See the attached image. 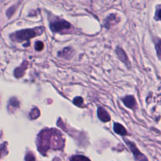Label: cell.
Masks as SVG:
<instances>
[{
    "instance_id": "1",
    "label": "cell",
    "mask_w": 161,
    "mask_h": 161,
    "mask_svg": "<svg viewBox=\"0 0 161 161\" xmlns=\"http://www.w3.org/2000/svg\"><path fill=\"white\" fill-rule=\"evenodd\" d=\"M43 32L44 30L42 27H38L33 29H27L17 32L15 34V37L18 41H23V40H28L36 36L41 35L43 33Z\"/></svg>"
},
{
    "instance_id": "2",
    "label": "cell",
    "mask_w": 161,
    "mask_h": 161,
    "mask_svg": "<svg viewBox=\"0 0 161 161\" xmlns=\"http://www.w3.org/2000/svg\"><path fill=\"white\" fill-rule=\"evenodd\" d=\"M71 27V25L68 22L62 19L53 20L50 23V28L54 33H66Z\"/></svg>"
},
{
    "instance_id": "3",
    "label": "cell",
    "mask_w": 161,
    "mask_h": 161,
    "mask_svg": "<svg viewBox=\"0 0 161 161\" xmlns=\"http://www.w3.org/2000/svg\"><path fill=\"white\" fill-rule=\"evenodd\" d=\"M120 21V19L115 14H111L106 17L105 20V25L107 28H110L116 24H118Z\"/></svg>"
},
{
    "instance_id": "4",
    "label": "cell",
    "mask_w": 161,
    "mask_h": 161,
    "mask_svg": "<svg viewBox=\"0 0 161 161\" xmlns=\"http://www.w3.org/2000/svg\"><path fill=\"white\" fill-rule=\"evenodd\" d=\"M116 53L117 54L118 57L119 58V59L122 61V62H124L128 67H130L131 66V63L130 62L129 58L126 54V53L125 52V51L119 47H117L116 49Z\"/></svg>"
},
{
    "instance_id": "5",
    "label": "cell",
    "mask_w": 161,
    "mask_h": 161,
    "mask_svg": "<svg viewBox=\"0 0 161 161\" xmlns=\"http://www.w3.org/2000/svg\"><path fill=\"white\" fill-rule=\"evenodd\" d=\"M122 101L125 105L131 109H135L137 106V103L135 98L133 96L129 95L122 99Z\"/></svg>"
},
{
    "instance_id": "6",
    "label": "cell",
    "mask_w": 161,
    "mask_h": 161,
    "mask_svg": "<svg viewBox=\"0 0 161 161\" xmlns=\"http://www.w3.org/2000/svg\"><path fill=\"white\" fill-rule=\"evenodd\" d=\"M98 118L104 122H109L111 120V117L106 110L103 107H99L98 109Z\"/></svg>"
},
{
    "instance_id": "7",
    "label": "cell",
    "mask_w": 161,
    "mask_h": 161,
    "mask_svg": "<svg viewBox=\"0 0 161 161\" xmlns=\"http://www.w3.org/2000/svg\"><path fill=\"white\" fill-rule=\"evenodd\" d=\"M74 51L71 47H66L62 51L58 52V56L64 58V59H70L73 55Z\"/></svg>"
},
{
    "instance_id": "8",
    "label": "cell",
    "mask_w": 161,
    "mask_h": 161,
    "mask_svg": "<svg viewBox=\"0 0 161 161\" xmlns=\"http://www.w3.org/2000/svg\"><path fill=\"white\" fill-rule=\"evenodd\" d=\"M114 131L117 134H119L121 135L125 136L127 135V130L124 128V127L122 125L118 123L114 124Z\"/></svg>"
},
{
    "instance_id": "9",
    "label": "cell",
    "mask_w": 161,
    "mask_h": 161,
    "mask_svg": "<svg viewBox=\"0 0 161 161\" xmlns=\"http://www.w3.org/2000/svg\"><path fill=\"white\" fill-rule=\"evenodd\" d=\"M83 102H84V100L81 97H76L73 100L74 104L77 106H82L83 104Z\"/></svg>"
},
{
    "instance_id": "10",
    "label": "cell",
    "mask_w": 161,
    "mask_h": 161,
    "mask_svg": "<svg viewBox=\"0 0 161 161\" xmlns=\"http://www.w3.org/2000/svg\"><path fill=\"white\" fill-rule=\"evenodd\" d=\"M44 47V43L42 42H40V41H38L36 42L35 44V49L37 51H42Z\"/></svg>"
},
{
    "instance_id": "11",
    "label": "cell",
    "mask_w": 161,
    "mask_h": 161,
    "mask_svg": "<svg viewBox=\"0 0 161 161\" xmlns=\"http://www.w3.org/2000/svg\"><path fill=\"white\" fill-rule=\"evenodd\" d=\"M160 5H158L156 12H155V20L156 21H159L160 19Z\"/></svg>"
},
{
    "instance_id": "12",
    "label": "cell",
    "mask_w": 161,
    "mask_h": 161,
    "mask_svg": "<svg viewBox=\"0 0 161 161\" xmlns=\"http://www.w3.org/2000/svg\"><path fill=\"white\" fill-rule=\"evenodd\" d=\"M72 161H90L88 160L86 158L82 157V156H79V157H76V158H74V160H72Z\"/></svg>"
},
{
    "instance_id": "13",
    "label": "cell",
    "mask_w": 161,
    "mask_h": 161,
    "mask_svg": "<svg viewBox=\"0 0 161 161\" xmlns=\"http://www.w3.org/2000/svg\"><path fill=\"white\" fill-rule=\"evenodd\" d=\"M156 47H157V55L159 57V59H160V40L159 39L157 44H156Z\"/></svg>"
}]
</instances>
